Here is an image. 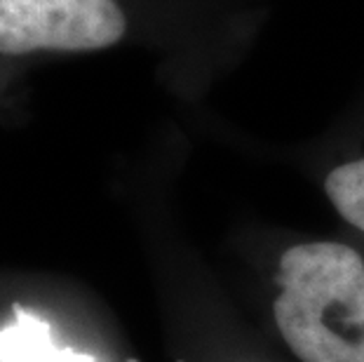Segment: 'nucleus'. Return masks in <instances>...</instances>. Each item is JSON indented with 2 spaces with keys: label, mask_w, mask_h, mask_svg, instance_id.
I'll return each mask as SVG.
<instances>
[{
  "label": "nucleus",
  "mask_w": 364,
  "mask_h": 362,
  "mask_svg": "<svg viewBox=\"0 0 364 362\" xmlns=\"http://www.w3.org/2000/svg\"><path fill=\"white\" fill-rule=\"evenodd\" d=\"M275 325L301 362H364V259L341 243L294 245L280 259Z\"/></svg>",
  "instance_id": "obj_1"
},
{
  "label": "nucleus",
  "mask_w": 364,
  "mask_h": 362,
  "mask_svg": "<svg viewBox=\"0 0 364 362\" xmlns=\"http://www.w3.org/2000/svg\"><path fill=\"white\" fill-rule=\"evenodd\" d=\"M125 28L115 0H0V55L104 50Z\"/></svg>",
  "instance_id": "obj_2"
},
{
  "label": "nucleus",
  "mask_w": 364,
  "mask_h": 362,
  "mask_svg": "<svg viewBox=\"0 0 364 362\" xmlns=\"http://www.w3.org/2000/svg\"><path fill=\"white\" fill-rule=\"evenodd\" d=\"M0 362H97L87 353L59 348L48 320L14 308L12 322L0 327Z\"/></svg>",
  "instance_id": "obj_3"
},
{
  "label": "nucleus",
  "mask_w": 364,
  "mask_h": 362,
  "mask_svg": "<svg viewBox=\"0 0 364 362\" xmlns=\"http://www.w3.org/2000/svg\"><path fill=\"white\" fill-rule=\"evenodd\" d=\"M324 191L341 217L364 230V158L331 169Z\"/></svg>",
  "instance_id": "obj_4"
}]
</instances>
